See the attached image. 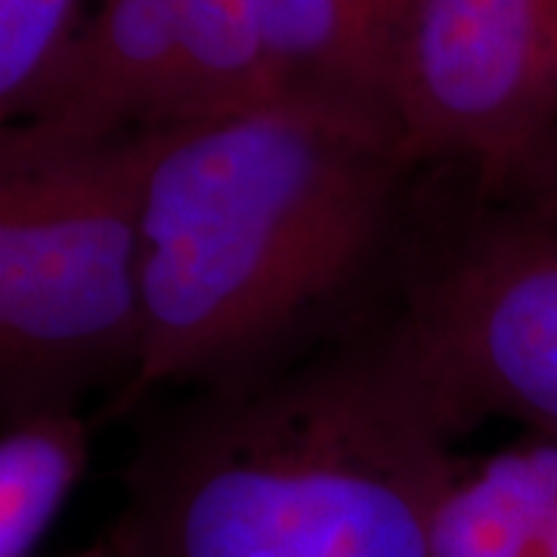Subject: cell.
<instances>
[{"label":"cell","mask_w":557,"mask_h":557,"mask_svg":"<svg viewBox=\"0 0 557 557\" xmlns=\"http://www.w3.org/2000/svg\"><path fill=\"white\" fill-rule=\"evenodd\" d=\"M418 174L399 131L295 97L134 131L139 354L121 409L255 379L362 325Z\"/></svg>","instance_id":"6da1fadb"},{"label":"cell","mask_w":557,"mask_h":557,"mask_svg":"<svg viewBox=\"0 0 557 557\" xmlns=\"http://www.w3.org/2000/svg\"><path fill=\"white\" fill-rule=\"evenodd\" d=\"M458 431L372 313L255 379L183 391L124 468L115 557H434Z\"/></svg>","instance_id":"7a4b0ae2"},{"label":"cell","mask_w":557,"mask_h":557,"mask_svg":"<svg viewBox=\"0 0 557 557\" xmlns=\"http://www.w3.org/2000/svg\"><path fill=\"white\" fill-rule=\"evenodd\" d=\"M375 317L458 437L505 418L557 440V214L421 171Z\"/></svg>","instance_id":"3957f363"},{"label":"cell","mask_w":557,"mask_h":557,"mask_svg":"<svg viewBox=\"0 0 557 557\" xmlns=\"http://www.w3.org/2000/svg\"><path fill=\"white\" fill-rule=\"evenodd\" d=\"M10 292L0 338V428L75 416L134 379L139 255L134 131L20 121Z\"/></svg>","instance_id":"277c9868"},{"label":"cell","mask_w":557,"mask_h":557,"mask_svg":"<svg viewBox=\"0 0 557 557\" xmlns=\"http://www.w3.org/2000/svg\"><path fill=\"white\" fill-rule=\"evenodd\" d=\"M557 127V0H421L399 131L421 171L505 193Z\"/></svg>","instance_id":"5b68a950"},{"label":"cell","mask_w":557,"mask_h":557,"mask_svg":"<svg viewBox=\"0 0 557 557\" xmlns=\"http://www.w3.org/2000/svg\"><path fill=\"white\" fill-rule=\"evenodd\" d=\"M270 97L260 0H90L69 57L25 121L124 134Z\"/></svg>","instance_id":"8992f818"},{"label":"cell","mask_w":557,"mask_h":557,"mask_svg":"<svg viewBox=\"0 0 557 557\" xmlns=\"http://www.w3.org/2000/svg\"><path fill=\"white\" fill-rule=\"evenodd\" d=\"M418 3L260 0L273 97L332 106L399 131V72Z\"/></svg>","instance_id":"52a82bcc"},{"label":"cell","mask_w":557,"mask_h":557,"mask_svg":"<svg viewBox=\"0 0 557 557\" xmlns=\"http://www.w3.org/2000/svg\"><path fill=\"white\" fill-rule=\"evenodd\" d=\"M557 515V440H533L458 474L434 523V557H539Z\"/></svg>","instance_id":"ba28073f"},{"label":"cell","mask_w":557,"mask_h":557,"mask_svg":"<svg viewBox=\"0 0 557 557\" xmlns=\"http://www.w3.org/2000/svg\"><path fill=\"white\" fill-rule=\"evenodd\" d=\"M81 412L0 428V557H32L87 471Z\"/></svg>","instance_id":"9c48e42d"},{"label":"cell","mask_w":557,"mask_h":557,"mask_svg":"<svg viewBox=\"0 0 557 557\" xmlns=\"http://www.w3.org/2000/svg\"><path fill=\"white\" fill-rule=\"evenodd\" d=\"M87 10L90 0H0V131L32 119Z\"/></svg>","instance_id":"30bf717a"},{"label":"cell","mask_w":557,"mask_h":557,"mask_svg":"<svg viewBox=\"0 0 557 557\" xmlns=\"http://www.w3.org/2000/svg\"><path fill=\"white\" fill-rule=\"evenodd\" d=\"M496 196H511L557 214V127L542 139V146L527 159L518 177L508 183V189Z\"/></svg>","instance_id":"8fae6325"},{"label":"cell","mask_w":557,"mask_h":557,"mask_svg":"<svg viewBox=\"0 0 557 557\" xmlns=\"http://www.w3.org/2000/svg\"><path fill=\"white\" fill-rule=\"evenodd\" d=\"M16 134L13 124L0 131V338L7 319V292H10V233H13V208H16Z\"/></svg>","instance_id":"7c38bea8"},{"label":"cell","mask_w":557,"mask_h":557,"mask_svg":"<svg viewBox=\"0 0 557 557\" xmlns=\"http://www.w3.org/2000/svg\"><path fill=\"white\" fill-rule=\"evenodd\" d=\"M539 557H557V515L548 527V533L542 539V548H539Z\"/></svg>","instance_id":"4fadbf2b"},{"label":"cell","mask_w":557,"mask_h":557,"mask_svg":"<svg viewBox=\"0 0 557 557\" xmlns=\"http://www.w3.org/2000/svg\"><path fill=\"white\" fill-rule=\"evenodd\" d=\"M65 557H115V552L109 548V542L102 539L97 545H87V548H81L75 555H65Z\"/></svg>","instance_id":"5bb4252c"}]
</instances>
